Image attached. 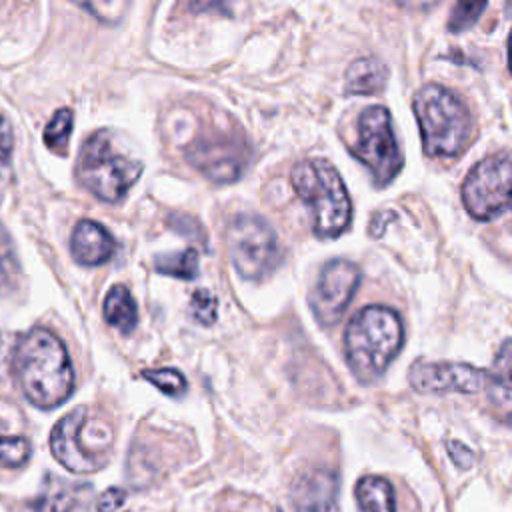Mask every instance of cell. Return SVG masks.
<instances>
[{
  "label": "cell",
  "instance_id": "4316f807",
  "mask_svg": "<svg viewBox=\"0 0 512 512\" xmlns=\"http://www.w3.org/2000/svg\"><path fill=\"white\" fill-rule=\"evenodd\" d=\"M184 6L192 14H232V0H184Z\"/></svg>",
  "mask_w": 512,
  "mask_h": 512
},
{
  "label": "cell",
  "instance_id": "44dd1931",
  "mask_svg": "<svg viewBox=\"0 0 512 512\" xmlns=\"http://www.w3.org/2000/svg\"><path fill=\"white\" fill-rule=\"evenodd\" d=\"M70 134H72V112L68 108H60L54 112V116L44 128V144L56 154H66Z\"/></svg>",
  "mask_w": 512,
  "mask_h": 512
},
{
  "label": "cell",
  "instance_id": "83f0119b",
  "mask_svg": "<svg viewBox=\"0 0 512 512\" xmlns=\"http://www.w3.org/2000/svg\"><path fill=\"white\" fill-rule=\"evenodd\" d=\"M12 150H14L12 124L6 118V114L0 112V172L8 168L10 158H12Z\"/></svg>",
  "mask_w": 512,
  "mask_h": 512
},
{
  "label": "cell",
  "instance_id": "e575fe53",
  "mask_svg": "<svg viewBox=\"0 0 512 512\" xmlns=\"http://www.w3.org/2000/svg\"><path fill=\"white\" fill-rule=\"evenodd\" d=\"M508 8H510V12H512V0H510V2H508Z\"/></svg>",
  "mask_w": 512,
  "mask_h": 512
},
{
  "label": "cell",
  "instance_id": "9c48e42d",
  "mask_svg": "<svg viewBox=\"0 0 512 512\" xmlns=\"http://www.w3.org/2000/svg\"><path fill=\"white\" fill-rule=\"evenodd\" d=\"M352 154L372 172L378 186H386L396 178L404 166V156L392 130L390 112L384 106H370L360 114Z\"/></svg>",
  "mask_w": 512,
  "mask_h": 512
},
{
  "label": "cell",
  "instance_id": "4dcf8cb0",
  "mask_svg": "<svg viewBox=\"0 0 512 512\" xmlns=\"http://www.w3.org/2000/svg\"><path fill=\"white\" fill-rule=\"evenodd\" d=\"M448 454L452 456V460L460 466V468H468L474 462V454L468 446H464L458 440H450L448 442Z\"/></svg>",
  "mask_w": 512,
  "mask_h": 512
},
{
  "label": "cell",
  "instance_id": "836d02e7",
  "mask_svg": "<svg viewBox=\"0 0 512 512\" xmlns=\"http://www.w3.org/2000/svg\"><path fill=\"white\" fill-rule=\"evenodd\" d=\"M506 52H508V70L512 74V30H510L508 40H506Z\"/></svg>",
  "mask_w": 512,
  "mask_h": 512
},
{
  "label": "cell",
  "instance_id": "d4e9b609",
  "mask_svg": "<svg viewBox=\"0 0 512 512\" xmlns=\"http://www.w3.org/2000/svg\"><path fill=\"white\" fill-rule=\"evenodd\" d=\"M216 312H218V300L210 290L200 288L192 294V298H190V316L198 324L212 326L216 322Z\"/></svg>",
  "mask_w": 512,
  "mask_h": 512
},
{
  "label": "cell",
  "instance_id": "5bb4252c",
  "mask_svg": "<svg viewBox=\"0 0 512 512\" xmlns=\"http://www.w3.org/2000/svg\"><path fill=\"white\" fill-rule=\"evenodd\" d=\"M486 398L492 416L512 428V338L498 348L488 370Z\"/></svg>",
  "mask_w": 512,
  "mask_h": 512
},
{
  "label": "cell",
  "instance_id": "277c9868",
  "mask_svg": "<svg viewBox=\"0 0 512 512\" xmlns=\"http://www.w3.org/2000/svg\"><path fill=\"white\" fill-rule=\"evenodd\" d=\"M292 186L312 216L320 238H336L352 218V204L338 170L324 158L302 160L292 168Z\"/></svg>",
  "mask_w": 512,
  "mask_h": 512
},
{
  "label": "cell",
  "instance_id": "e0dca14e",
  "mask_svg": "<svg viewBox=\"0 0 512 512\" xmlns=\"http://www.w3.org/2000/svg\"><path fill=\"white\" fill-rule=\"evenodd\" d=\"M388 82V68L374 56L356 58L344 74V92L350 96H368L382 92Z\"/></svg>",
  "mask_w": 512,
  "mask_h": 512
},
{
  "label": "cell",
  "instance_id": "9a60e30c",
  "mask_svg": "<svg viewBox=\"0 0 512 512\" xmlns=\"http://www.w3.org/2000/svg\"><path fill=\"white\" fill-rule=\"evenodd\" d=\"M70 250L74 260L84 266L104 264L114 252V238L102 224L94 220H80L74 226Z\"/></svg>",
  "mask_w": 512,
  "mask_h": 512
},
{
  "label": "cell",
  "instance_id": "30bf717a",
  "mask_svg": "<svg viewBox=\"0 0 512 512\" xmlns=\"http://www.w3.org/2000/svg\"><path fill=\"white\" fill-rule=\"evenodd\" d=\"M184 154L186 160L208 180L226 184L240 178L248 162V144L242 136L208 132L192 140Z\"/></svg>",
  "mask_w": 512,
  "mask_h": 512
},
{
  "label": "cell",
  "instance_id": "8fae6325",
  "mask_svg": "<svg viewBox=\"0 0 512 512\" xmlns=\"http://www.w3.org/2000/svg\"><path fill=\"white\" fill-rule=\"evenodd\" d=\"M360 284V270L354 262L334 258L324 264L310 294V306L322 326L336 324Z\"/></svg>",
  "mask_w": 512,
  "mask_h": 512
},
{
  "label": "cell",
  "instance_id": "2e32d148",
  "mask_svg": "<svg viewBox=\"0 0 512 512\" xmlns=\"http://www.w3.org/2000/svg\"><path fill=\"white\" fill-rule=\"evenodd\" d=\"M88 486H68L58 478H46L44 488L34 502L36 512H90V494H82Z\"/></svg>",
  "mask_w": 512,
  "mask_h": 512
},
{
  "label": "cell",
  "instance_id": "cb8c5ba5",
  "mask_svg": "<svg viewBox=\"0 0 512 512\" xmlns=\"http://www.w3.org/2000/svg\"><path fill=\"white\" fill-rule=\"evenodd\" d=\"M30 452V442L24 436H0V466H22L30 458Z\"/></svg>",
  "mask_w": 512,
  "mask_h": 512
},
{
  "label": "cell",
  "instance_id": "5b68a950",
  "mask_svg": "<svg viewBox=\"0 0 512 512\" xmlns=\"http://www.w3.org/2000/svg\"><path fill=\"white\" fill-rule=\"evenodd\" d=\"M428 156H458L472 138V116L464 102L440 84L422 86L412 98Z\"/></svg>",
  "mask_w": 512,
  "mask_h": 512
},
{
  "label": "cell",
  "instance_id": "7402d4cb",
  "mask_svg": "<svg viewBox=\"0 0 512 512\" xmlns=\"http://www.w3.org/2000/svg\"><path fill=\"white\" fill-rule=\"evenodd\" d=\"M142 376L160 392H164L166 396L172 398H180L184 396L188 384L186 378L182 376V372L174 370V368H154V370H144Z\"/></svg>",
  "mask_w": 512,
  "mask_h": 512
},
{
  "label": "cell",
  "instance_id": "f1b7e54d",
  "mask_svg": "<svg viewBox=\"0 0 512 512\" xmlns=\"http://www.w3.org/2000/svg\"><path fill=\"white\" fill-rule=\"evenodd\" d=\"M124 500H126V492L122 488H108L96 498L94 506L98 512H114L124 504Z\"/></svg>",
  "mask_w": 512,
  "mask_h": 512
},
{
  "label": "cell",
  "instance_id": "603a6c76",
  "mask_svg": "<svg viewBox=\"0 0 512 512\" xmlns=\"http://www.w3.org/2000/svg\"><path fill=\"white\" fill-rule=\"evenodd\" d=\"M488 0H458L448 18L450 32H464L472 28L482 16Z\"/></svg>",
  "mask_w": 512,
  "mask_h": 512
},
{
  "label": "cell",
  "instance_id": "d6986e66",
  "mask_svg": "<svg viewBox=\"0 0 512 512\" xmlns=\"http://www.w3.org/2000/svg\"><path fill=\"white\" fill-rule=\"evenodd\" d=\"M356 502L360 512H396L394 490L380 476H364L356 484Z\"/></svg>",
  "mask_w": 512,
  "mask_h": 512
},
{
  "label": "cell",
  "instance_id": "4fadbf2b",
  "mask_svg": "<svg viewBox=\"0 0 512 512\" xmlns=\"http://www.w3.org/2000/svg\"><path fill=\"white\" fill-rule=\"evenodd\" d=\"M292 498L296 512H340L338 480L322 468L304 472L292 486Z\"/></svg>",
  "mask_w": 512,
  "mask_h": 512
},
{
  "label": "cell",
  "instance_id": "484cf974",
  "mask_svg": "<svg viewBox=\"0 0 512 512\" xmlns=\"http://www.w3.org/2000/svg\"><path fill=\"white\" fill-rule=\"evenodd\" d=\"M16 272H18V260H16L14 244L8 230L0 222V290L6 288L16 278Z\"/></svg>",
  "mask_w": 512,
  "mask_h": 512
},
{
  "label": "cell",
  "instance_id": "1f68e13d",
  "mask_svg": "<svg viewBox=\"0 0 512 512\" xmlns=\"http://www.w3.org/2000/svg\"><path fill=\"white\" fill-rule=\"evenodd\" d=\"M392 2L408 10H430L438 4V0H392Z\"/></svg>",
  "mask_w": 512,
  "mask_h": 512
},
{
  "label": "cell",
  "instance_id": "f546056e",
  "mask_svg": "<svg viewBox=\"0 0 512 512\" xmlns=\"http://www.w3.org/2000/svg\"><path fill=\"white\" fill-rule=\"evenodd\" d=\"M170 224L176 228V230H180V234H186V236H192V238H202L204 234H202V226L194 220V218H190V216H172L170 218Z\"/></svg>",
  "mask_w": 512,
  "mask_h": 512
},
{
  "label": "cell",
  "instance_id": "6da1fadb",
  "mask_svg": "<svg viewBox=\"0 0 512 512\" xmlns=\"http://www.w3.org/2000/svg\"><path fill=\"white\" fill-rule=\"evenodd\" d=\"M12 372L26 400L40 410L60 406L74 390V368L66 346L46 328H32L16 340Z\"/></svg>",
  "mask_w": 512,
  "mask_h": 512
},
{
  "label": "cell",
  "instance_id": "d6a6232c",
  "mask_svg": "<svg viewBox=\"0 0 512 512\" xmlns=\"http://www.w3.org/2000/svg\"><path fill=\"white\" fill-rule=\"evenodd\" d=\"M4 368H6V352H4V340L0 334V380L4 376Z\"/></svg>",
  "mask_w": 512,
  "mask_h": 512
},
{
  "label": "cell",
  "instance_id": "8992f818",
  "mask_svg": "<svg viewBox=\"0 0 512 512\" xmlns=\"http://www.w3.org/2000/svg\"><path fill=\"white\" fill-rule=\"evenodd\" d=\"M142 174V162L120 154L106 130L84 140L76 166L78 182L104 202H118Z\"/></svg>",
  "mask_w": 512,
  "mask_h": 512
},
{
  "label": "cell",
  "instance_id": "7a4b0ae2",
  "mask_svg": "<svg viewBox=\"0 0 512 512\" xmlns=\"http://www.w3.org/2000/svg\"><path fill=\"white\" fill-rule=\"evenodd\" d=\"M404 344L400 316L388 306H366L346 326L344 352L354 376L376 382Z\"/></svg>",
  "mask_w": 512,
  "mask_h": 512
},
{
  "label": "cell",
  "instance_id": "7c38bea8",
  "mask_svg": "<svg viewBox=\"0 0 512 512\" xmlns=\"http://www.w3.org/2000/svg\"><path fill=\"white\" fill-rule=\"evenodd\" d=\"M414 390L422 394H474L486 388L488 370L466 362H424L418 360L408 372Z\"/></svg>",
  "mask_w": 512,
  "mask_h": 512
},
{
  "label": "cell",
  "instance_id": "ba28073f",
  "mask_svg": "<svg viewBox=\"0 0 512 512\" xmlns=\"http://www.w3.org/2000/svg\"><path fill=\"white\" fill-rule=\"evenodd\" d=\"M462 202L476 220H490L512 208V150L486 156L468 172Z\"/></svg>",
  "mask_w": 512,
  "mask_h": 512
},
{
  "label": "cell",
  "instance_id": "ac0fdd59",
  "mask_svg": "<svg viewBox=\"0 0 512 512\" xmlns=\"http://www.w3.org/2000/svg\"><path fill=\"white\" fill-rule=\"evenodd\" d=\"M104 318L110 326L118 328L122 334H130L138 324V306L126 286L118 284L110 288L104 300Z\"/></svg>",
  "mask_w": 512,
  "mask_h": 512
},
{
  "label": "cell",
  "instance_id": "3957f363",
  "mask_svg": "<svg viewBox=\"0 0 512 512\" xmlns=\"http://www.w3.org/2000/svg\"><path fill=\"white\" fill-rule=\"evenodd\" d=\"M50 450L66 470L74 474H92L104 468L112 458V424L96 410L76 406L54 424Z\"/></svg>",
  "mask_w": 512,
  "mask_h": 512
},
{
  "label": "cell",
  "instance_id": "52a82bcc",
  "mask_svg": "<svg viewBox=\"0 0 512 512\" xmlns=\"http://www.w3.org/2000/svg\"><path fill=\"white\" fill-rule=\"evenodd\" d=\"M228 248L236 272L246 280L266 278L282 258L274 228L254 214H240L232 220Z\"/></svg>",
  "mask_w": 512,
  "mask_h": 512
},
{
  "label": "cell",
  "instance_id": "ffe728a7",
  "mask_svg": "<svg viewBox=\"0 0 512 512\" xmlns=\"http://www.w3.org/2000/svg\"><path fill=\"white\" fill-rule=\"evenodd\" d=\"M156 270L174 278L192 280L198 274V252L194 248H186L182 252L158 256Z\"/></svg>",
  "mask_w": 512,
  "mask_h": 512
}]
</instances>
